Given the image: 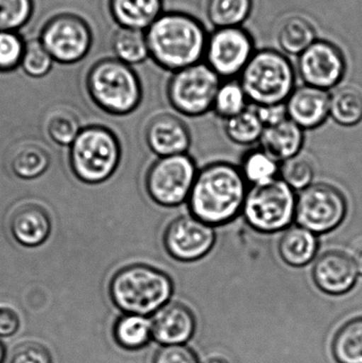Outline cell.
<instances>
[{
	"instance_id": "1",
	"label": "cell",
	"mask_w": 362,
	"mask_h": 363,
	"mask_svg": "<svg viewBox=\"0 0 362 363\" xmlns=\"http://www.w3.org/2000/svg\"><path fill=\"white\" fill-rule=\"evenodd\" d=\"M248 189L238 166L225 161L208 164L198 172L187 200L189 213L215 228L227 225L242 215Z\"/></svg>"
},
{
	"instance_id": "2",
	"label": "cell",
	"mask_w": 362,
	"mask_h": 363,
	"mask_svg": "<svg viewBox=\"0 0 362 363\" xmlns=\"http://www.w3.org/2000/svg\"><path fill=\"white\" fill-rule=\"evenodd\" d=\"M146 38L155 63L174 72L200 63L208 40L199 21L179 12L162 14L146 30Z\"/></svg>"
},
{
	"instance_id": "3",
	"label": "cell",
	"mask_w": 362,
	"mask_h": 363,
	"mask_svg": "<svg viewBox=\"0 0 362 363\" xmlns=\"http://www.w3.org/2000/svg\"><path fill=\"white\" fill-rule=\"evenodd\" d=\"M171 277L145 264L123 267L110 281V296L123 313L147 315L157 313L169 303L174 294Z\"/></svg>"
},
{
	"instance_id": "4",
	"label": "cell",
	"mask_w": 362,
	"mask_h": 363,
	"mask_svg": "<svg viewBox=\"0 0 362 363\" xmlns=\"http://www.w3.org/2000/svg\"><path fill=\"white\" fill-rule=\"evenodd\" d=\"M85 85L94 104L115 116L130 114L142 102V83L137 74L117 57H106L94 63Z\"/></svg>"
},
{
	"instance_id": "5",
	"label": "cell",
	"mask_w": 362,
	"mask_h": 363,
	"mask_svg": "<svg viewBox=\"0 0 362 363\" xmlns=\"http://www.w3.org/2000/svg\"><path fill=\"white\" fill-rule=\"evenodd\" d=\"M240 84L253 106L284 104L295 89L293 64L271 49L257 51L240 74Z\"/></svg>"
},
{
	"instance_id": "6",
	"label": "cell",
	"mask_w": 362,
	"mask_h": 363,
	"mask_svg": "<svg viewBox=\"0 0 362 363\" xmlns=\"http://www.w3.org/2000/svg\"><path fill=\"white\" fill-rule=\"evenodd\" d=\"M121 146L116 134L103 125H87L70 145L69 163L78 180L89 185L103 183L118 168Z\"/></svg>"
},
{
	"instance_id": "7",
	"label": "cell",
	"mask_w": 362,
	"mask_h": 363,
	"mask_svg": "<svg viewBox=\"0 0 362 363\" xmlns=\"http://www.w3.org/2000/svg\"><path fill=\"white\" fill-rule=\"evenodd\" d=\"M297 192L282 179L250 186L242 215L255 232L271 235L284 232L295 220Z\"/></svg>"
},
{
	"instance_id": "8",
	"label": "cell",
	"mask_w": 362,
	"mask_h": 363,
	"mask_svg": "<svg viewBox=\"0 0 362 363\" xmlns=\"http://www.w3.org/2000/svg\"><path fill=\"white\" fill-rule=\"evenodd\" d=\"M198 172L188 153L157 157L145 178L147 194L159 206H180L188 200Z\"/></svg>"
},
{
	"instance_id": "9",
	"label": "cell",
	"mask_w": 362,
	"mask_h": 363,
	"mask_svg": "<svg viewBox=\"0 0 362 363\" xmlns=\"http://www.w3.org/2000/svg\"><path fill=\"white\" fill-rule=\"evenodd\" d=\"M221 78L204 62L178 70L167 85L172 108L188 117L203 116L213 110Z\"/></svg>"
},
{
	"instance_id": "10",
	"label": "cell",
	"mask_w": 362,
	"mask_h": 363,
	"mask_svg": "<svg viewBox=\"0 0 362 363\" xmlns=\"http://www.w3.org/2000/svg\"><path fill=\"white\" fill-rule=\"evenodd\" d=\"M348 202L344 192L325 182H315L298 192L295 223L310 232L329 234L344 223Z\"/></svg>"
},
{
	"instance_id": "11",
	"label": "cell",
	"mask_w": 362,
	"mask_h": 363,
	"mask_svg": "<svg viewBox=\"0 0 362 363\" xmlns=\"http://www.w3.org/2000/svg\"><path fill=\"white\" fill-rule=\"evenodd\" d=\"M40 40L62 65H74L84 60L94 44V31L87 19L76 13H57L40 29Z\"/></svg>"
},
{
	"instance_id": "12",
	"label": "cell",
	"mask_w": 362,
	"mask_h": 363,
	"mask_svg": "<svg viewBox=\"0 0 362 363\" xmlns=\"http://www.w3.org/2000/svg\"><path fill=\"white\" fill-rule=\"evenodd\" d=\"M216 228L193 215H181L169 222L164 230V249L180 262L203 259L216 245Z\"/></svg>"
},
{
	"instance_id": "13",
	"label": "cell",
	"mask_w": 362,
	"mask_h": 363,
	"mask_svg": "<svg viewBox=\"0 0 362 363\" xmlns=\"http://www.w3.org/2000/svg\"><path fill=\"white\" fill-rule=\"evenodd\" d=\"M254 46L250 34L240 27L218 28L208 38L205 63L221 79L242 74L252 55Z\"/></svg>"
},
{
	"instance_id": "14",
	"label": "cell",
	"mask_w": 362,
	"mask_h": 363,
	"mask_svg": "<svg viewBox=\"0 0 362 363\" xmlns=\"http://www.w3.org/2000/svg\"><path fill=\"white\" fill-rule=\"evenodd\" d=\"M298 70L305 85L329 91L339 84L346 72L341 50L327 40H316L299 55Z\"/></svg>"
},
{
	"instance_id": "15",
	"label": "cell",
	"mask_w": 362,
	"mask_h": 363,
	"mask_svg": "<svg viewBox=\"0 0 362 363\" xmlns=\"http://www.w3.org/2000/svg\"><path fill=\"white\" fill-rule=\"evenodd\" d=\"M358 271L350 254L329 250L315 260L312 279L317 287L327 294H348L356 284Z\"/></svg>"
},
{
	"instance_id": "16",
	"label": "cell",
	"mask_w": 362,
	"mask_h": 363,
	"mask_svg": "<svg viewBox=\"0 0 362 363\" xmlns=\"http://www.w3.org/2000/svg\"><path fill=\"white\" fill-rule=\"evenodd\" d=\"M146 142L157 157L188 153L191 134L188 125L176 115H157L147 125Z\"/></svg>"
},
{
	"instance_id": "17",
	"label": "cell",
	"mask_w": 362,
	"mask_h": 363,
	"mask_svg": "<svg viewBox=\"0 0 362 363\" xmlns=\"http://www.w3.org/2000/svg\"><path fill=\"white\" fill-rule=\"evenodd\" d=\"M287 116L299 127L314 130L324 125L329 117V94L316 87L295 89L287 101Z\"/></svg>"
},
{
	"instance_id": "18",
	"label": "cell",
	"mask_w": 362,
	"mask_h": 363,
	"mask_svg": "<svg viewBox=\"0 0 362 363\" xmlns=\"http://www.w3.org/2000/svg\"><path fill=\"white\" fill-rule=\"evenodd\" d=\"M152 336L164 345H180L193 336L196 319L188 307L167 303L153 315Z\"/></svg>"
},
{
	"instance_id": "19",
	"label": "cell",
	"mask_w": 362,
	"mask_h": 363,
	"mask_svg": "<svg viewBox=\"0 0 362 363\" xmlns=\"http://www.w3.org/2000/svg\"><path fill=\"white\" fill-rule=\"evenodd\" d=\"M10 230L19 245L35 247L49 238L52 222L44 207L28 204L15 211L11 219Z\"/></svg>"
},
{
	"instance_id": "20",
	"label": "cell",
	"mask_w": 362,
	"mask_h": 363,
	"mask_svg": "<svg viewBox=\"0 0 362 363\" xmlns=\"http://www.w3.org/2000/svg\"><path fill=\"white\" fill-rule=\"evenodd\" d=\"M305 142V131L289 118L266 127L259 144L276 161H287L301 153Z\"/></svg>"
},
{
	"instance_id": "21",
	"label": "cell",
	"mask_w": 362,
	"mask_h": 363,
	"mask_svg": "<svg viewBox=\"0 0 362 363\" xmlns=\"http://www.w3.org/2000/svg\"><path fill=\"white\" fill-rule=\"evenodd\" d=\"M319 236L298 224L283 232L278 240L281 259L293 268H303L316 260L319 251Z\"/></svg>"
},
{
	"instance_id": "22",
	"label": "cell",
	"mask_w": 362,
	"mask_h": 363,
	"mask_svg": "<svg viewBox=\"0 0 362 363\" xmlns=\"http://www.w3.org/2000/svg\"><path fill=\"white\" fill-rule=\"evenodd\" d=\"M162 0H108V10L119 27L146 31L162 15Z\"/></svg>"
},
{
	"instance_id": "23",
	"label": "cell",
	"mask_w": 362,
	"mask_h": 363,
	"mask_svg": "<svg viewBox=\"0 0 362 363\" xmlns=\"http://www.w3.org/2000/svg\"><path fill=\"white\" fill-rule=\"evenodd\" d=\"M238 168L249 187L263 185L280 178V162L276 161L261 147L247 151L242 155Z\"/></svg>"
},
{
	"instance_id": "24",
	"label": "cell",
	"mask_w": 362,
	"mask_h": 363,
	"mask_svg": "<svg viewBox=\"0 0 362 363\" xmlns=\"http://www.w3.org/2000/svg\"><path fill=\"white\" fill-rule=\"evenodd\" d=\"M112 49L117 59L128 65L146 61L149 53L146 31L119 27L113 34Z\"/></svg>"
},
{
	"instance_id": "25",
	"label": "cell",
	"mask_w": 362,
	"mask_h": 363,
	"mask_svg": "<svg viewBox=\"0 0 362 363\" xmlns=\"http://www.w3.org/2000/svg\"><path fill=\"white\" fill-rule=\"evenodd\" d=\"M329 117L338 125L354 127L362 121V94L353 86L336 89L329 95Z\"/></svg>"
},
{
	"instance_id": "26",
	"label": "cell",
	"mask_w": 362,
	"mask_h": 363,
	"mask_svg": "<svg viewBox=\"0 0 362 363\" xmlns=\"http://www.w3.org/2000/svg\"><path fill=\"white\" fill-rule=\"evenodd\" d=\"M278 40L285 52L300 55L316 42V30L307 19L291 16L281 25Z\"/></svg>"
},
{
	"instance_id": "27",
	"label": "cell",
	"mask_w": 362,
	"mask_h": 363,
	"mask_svg": "<svg viewBox=\"0 0 362 363\" xmlns=\"http://www.w3.org/2000/svg\"><path fill=\"white\" fill-rule=\"evenodd\" d=\"M264 130L265 125L252 104L237 116L225 121V135L232 143L239 146H251L259 143Z\"/></svg>"
},
{
	"instance_id": "28",
	"label": "cell",
	"mask_w": 362,
	"mask_h": 363,
	"mask_svg": "<svg viewBox=\"0 0 362 363\" xmlns=\"http://www.w3.org/2000/svg\"><path fill=\"white\" fill-rule=\"evenodd\" d=\"M114 336L117 343L125 349H140L153 337L152 321L145 315L125 313L117 320Z\"/></svg>"
},
{
	"instance_id": "29",
	"label": "cell",
	"mask_w": 362,
	"mask_h": 363,
	"mask_svg": "<svg viewBox=\"0 0 362 363\" xmlns=\"http://www.w3.org/2000/svg\"><path fill=\"white\" fill-rule=\"evenodd\" d=\"M333 353L339 363H362V318L340 328L334 340Z\"/></svg>"
},
{
	"instance_id": "30",
	"label": "cell",
	"mask_w": 362,
	"mask_h": 363,
	"mask_svg": "<svg viewBox=\"0 0 362 363\" xmlns=\"http://www.w3.org/2000/svg\"><path fill=\"white\" fill-rule=\"evenodd\" d=\"M252 0H208V16L217 28L239 27L250 15Z\"/></svg>"
},
{
	"instance_id": "31",
	"label": "cell",
	"mask_w": 362,
	"mask_h": 363,
	"mask_svg": "<svg viewBox=\"0 0 362 363\" xmlns=\"http://www.w3.org/2000/svg\"><path fill=\"white\" fill-rule=\"evenodd\" d=\"M50 166V157L46 150L28 145L18 149L13 155L11 168L15 176L23 180H32L44 174Z\"/></svg>"
},
{
	"instance_id": "32",
	"label": "cell",
	"mask_w": 362,
	"mask_h": 363,
	"mask_svg": "<svg viewBox=\"0 0 362 363\" xmlns=\"http://www.w3.org/2000/svg\"><path fill=\"white\" fill-rule=\"evenodd\" d=\"M249 99L239 81L229 79L221 82L215 96L213 110L217 116L230 119L248 108Z\"/></svg>"
},
{
	"instance_id": "33",
	"label": "cell",
	"mask_w": 362,
	"mask_h": 363,
	"mask_svg": "<svg viewBox=\"0 0 362 363\" xmlns=\"http://www.w3.org/2000/svg\"><path fill=\"white\" fill-rule=\"evenodd\" d=\"M316 167L307 155H300L281 163L280 179L295 192L302 191L315 183Z\"/></svg>"
},
{
	"instance_id": "34",
	"label": "cell",
	"mask_w": 362,
	"mask_h": 363,
	"mask_svg": "<svg viewBox=\"0 0 362 363\" xmlns=\"http://www.w3.org/2000/svg\"><path fill=\"white\" fill-rule=\"evenodd\" d=\"M53 66L55 60L49 55L40 38L26 40L21 68L27 76L34 79L44 78L50 74Z\"/></svg>"
},
{
	"instance_id": "35",
	"label": "cell",
	"mask_w": 362,
	"mask_h": 363,
	"mask_svg": "<svg viewBox=\"0 0 362 363\" xmlns=\"http://www.w3.org/2000/svg\"><path fill=\"white\" fill-rule=\"evenodd\" d=\"M34 12V0H0V31L25 27Z\"/></svg>"
},
{
	"instance_id": "36",
	"label": "cell",
	"mask_w": 362,
	"mask_h": 363,
	"mask_svg": "<svg viewBox=\"0 0 362 363\" xmlns=\"http://www.w3.org/2000/svg\"><path fill=\"white\" fill-rule=\"evenodd\" d=\"M26 40L17 31H0V74L21 67Z\"/></svg>"
},
{
	"instance_id": "37",
	"label": "cell",
	"mask_w": 362,
	"mask_h": 363,
	"mask_svg": "<svg viewBox=\"0 0 362 363\" xmlns=\"http://www.w3.org/2000/svg\"><path fill=\"white\" fill-rule=\"evenodd\" d=\"M47 130L53 142L61 146H70L81 128L78 119L72 113L60 112L51 117Z\"/></svg>"
},
{
	"instance_id": "38",
	"label": "cell",
	"mask_w": 362,
	"mask_h": 363,
	"mask_svg": "<svg viewBox=\"0 0 362 363\" xmlns=\"http://www.w3.org/2000/svg\"><path fill=\"white\" fill-rule=\"evenodd\" d=\"M11 363H52V358L46 347L27 342L15 350Z\"/></svg>"
},
{
	"instance_id": "39",
	"label": "cell",
	"mask_w": 362,
	"mask_h": 363,
	"mask_svg": "<svg viewBox=\"0 0 362 363\" xmlns=\"http://www.w3.org/2000/svg\"><path fill=\"white\" fill-rule=\"evenodd\" d=\"M153 363H200L197 356L184 345H165L157 352Z\"/></svg>"
},
{
	"instance_id": "40",
	"label": "cell",
	"mask_w": 362,
	"mask_h": 363,
	"mask_svg": "<svg viewBox=\"0 0 362 363\" xmlns=\"http://www.w3.org/2000/svg\"><path fill=\"white\" fill-rule=\"evenodd\" d=\"M253 106V104H252ZM255 106L257 115L261 118V123L266 127L276 125L281 121L288 118L287 116L286 106L284 104H276V106Z\"/></svg>"
},
{
	"instance_id": "41",
	"label": "cell",
	"mask_w": 362,
	"mask_h": 363,
	"mask_svg": "<svg viewBox=\"0 0 362 363\" xmlns=\"http://www.w3.org/2000/svg\"><path fill=\"white\" fill-rule=\"evenodd\" d=\"M21 321L18 315L9 307H0V337L9 338L16 334Z\"/></svg>"
},
{
	"instance_id": "42",
	"label": "cell",
	"mask_w": 362,
	"mask_h": 363,
	"mask_svg": "<svg viewBox=\"0 0 362 363\" xmlns=\"http://www.w3.org/2000/svg\"><path fill=\"white\" fill-rule=\"evenodd\" d=\"M350 255L353 262H354L355 266H356L358 274L362 275V241L355 245L352 254H350Z\"/></svg>"
},
{
	"instance_id": "43",
	"label": "cell",
	"mask_w": 362,
	"mask_h": 363,
	"mask_svg": "<svg viewBox=\"0 0 362 363\" xmlns=\"http://www.w3.org/2000/svg\"><path fill=\"white\" fill-rule=\"evenodd\" d=\"M204 363H229L227 362V360L223 359V358L220 357H212L208 358V360H206Z\"/></svg>"
},
{
	"instance_id": "44",
	"label": "cell",
	"mask_w": 362,
	"mask_h": 363,
	"mask_svg": "<svg viewBox=\"0 0 362 363\" xmlns=\"http://www.w3.org/2000/svg\"><path fill=\"white\" fill-rule=\"evenodd\" d=\"M4 357H6V351H4V345L0 343V363L4 362Z\"/></svg>"
}]
</instances>
